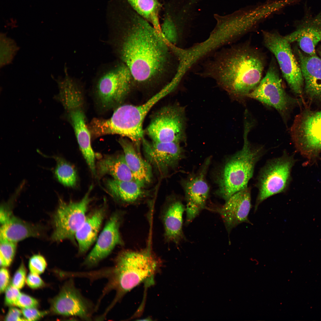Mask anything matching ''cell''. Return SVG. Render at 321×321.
<instances>
[{"instance_id": "6da1fadb", "label": "cell", "mask_w": 321, "mask_h": 321, "mask_svg": "<svg viewBox=\"0 0 321 321\" xmlns=\"http://www.w3.org/2000/svg\"><path fill=\"white\" fill-rule=\"evenodd\" d=\"M106 43L118 59L129 69L135 86L148 87L175 77L179 60L173 45L142 17L129 24L111 27Z\"/></svg>"}, {"instance_id": "7a4b0ae2", "label": "cell", "mask_w": 321, "mask_h": 321, "mask_svg": "<svg viewBox=\"0 0 321 321\" xmlns=\"http://www.w3.org/2000/svg\"><path fill=\"white\" fill-rule=\"evenodd\" d=\"M265 66L259 50L247 44L224 47L203 61L196 74L212 78L234 100L244 103L262 80Z\"/></svg>"}, {"instance_id": "3957f363", "label": "cell", "mask_w": 321, "mask_h": 321, "mask_svg": "<svg viewBox=\"0 0 321 321\" xmlns=\"http://www.w3.org/2000/svg\"><path fill=\"white\" fill-rule=\"evenodd\" d=\"M112 266L95 271L97 280L104 278L107 283L99 299L114 290L115 295L107 307L110 311L128 292L141 283L151 281L160 265L159 259L151 247L138 251L125 250L119 253Z\"/></svg>"}, {"instance_id": "277c9868", "label": "cell", "mask_w": 321, "mask_h": 321, "mask_svg": "<svg viewBox=\"0 0 321 321\" xmlns=\"http://www.w3.org/2000/svg\"><path fill=\"white\" fill-rule=\"evenodd\" d=\"M175 88L170 83L142 104L121 105L116 108L109 118H96L93 125L95 133L98 137L118 135L128 138L139 145L144 138L143 124L147 114L158 102Z\"/></svg>"}, {"instance_id": "5b68a950", "label": "cell", "mask_w": 321, "mask_h": 321, "mask_svg": "<svg viewBox=\"0 0 321 321\" xmlns=\"http://www.w3.org/2000/svg\"><path fill=\"white\" fill-rule=\"evenodd\" d=\"M254 125L252 121L244 120L243 147L228 160L221 173L218 193L226 201L248 187L255 165L263 154L262 147L252 145L248 139V133Z\"/></svg>"}, {"instance_id": "8992f818", "label": "cell", "mask_w": 321, "mask_h": 321, "mask_svg": "<svg viewBox=\"0 0 321 321\" xmlns=\"http://www.w3.org/2000/svg\"><path fill=\"white\" fill-rule=\"evenodd\" d=\"M92 86L98 104L104 111L121 105L135 86L129 69L117 59L99 67Z\"/></svg>"}, {"instance_id": "52a82bcc", "label": "cell", "mask_w": 321, "mask_h": 321, "mask_svg": "<svg viewBox=\"0 0 321 321\" xmlns=\"http://www.w3.org/2000/svg\"><path fill=\"white\" fill-rule=\"evenodd\" d=\"M59 89V93L56 98L66 111L83 156L90 158L95 153L91 144V135L86 122L81 83L78 79L72 77L64 81Z\"/></svg>"}, {"instance_id": "ba28073f", "label": "cell", "mask_w": 321, "mask_h": 321, "mask_svg": "<svg viewBox=\"0 0 321 321\" xmlns=\"http://www.w3.org/2000/svg\"><path fill=\"white\" fill-rule=\"evenodd\" d=\"M186 119L183 107L165 106L152 116L146 133L152 141L180 143L185 140Z\"/></svg>"}, {"instance_id": "9c48e42d", "label": "cell", "mask_w": 321, "mask_h": 321, "mask_svg": "<svg viewBox=\"0 0 321 321\" xmlns=\"http://www.w3.org/2000/svg\"><path fill=\"white\" fill-rule=\"evenodd\" d=\"M274 62L273 60L271 62L264 77L247 97L274 108L285 122L290 111L298 101L286 92Z\"/></svg>"}, {"instance_id": "30bf717a", "label": "cell", "mask_w": 321, "mask_h": 321, "mask_svg": "<svg viewBox=\"0 0 321 321\" xmlns=\"http://www.w3.org/2000/svg\"><path fill=\"white\" fill-rule=\"evenodd\" d=\"M263 36L264 45L275 57L283 76L291 89L297 96L302 97L304 79L290 43L284 36L276 32H264Z\"/></svg>"}, {"instance_id": "8fae6325", "label": "cell", "mask_w": 321, "mask_h": 321, "mask_svg": "<svg viewBox=\"0 0 321 321\" xmlns=\"http://www.w3.org/2000/svg\"><path fill=\"white\" fill-rule=\"evenodd\" d=\"M297 149L309 158L321 151V110L303 109L295 117L290 129Z\"/></svg>"}, {"instance_id": "7c38bea8", "label": "cell", "mask_w": 321, "mask_h": 321, "mask_svg": "<svg viewBox=\"0 0 321 321\" xmlns=\"http://www.w3.org/2000/svg\"><path fill=\"white\" fill-rule=\"evenodd\" d=\"M294 163L292 158L285 153L281 157L268 161L261 169L257 180L258 193L255 206V212L264 200L285 191L289 183Z\"/></svg>"}, {"instance_id": "4fadbf2b", "label": "cell", "mask_w": 321, "mask_h": 321, "mask_svg": "<svg viewBox=\"0 0 321 321\" xmlns=\"http://www.w3.org/2000/svg\"><path fill=\"white\" fill-rule=\"evenodd\" d=\"M92 188V186H90L84 196L78 201L66 202L59 199L58 207L53 217V240L62 241L67 239L75 241L76 233L86 216L92 200L90 194Z\"/></svg>"}, {"instance_id": "5bb4252c", "label": "cell", "mask_w": 321, "mask_h": 321, "mask_svg": "<svg viewBox=\"0 0 321 321\" xmlns=\"http://www.w3.org/2000/svg\"><path fill=\"white\" fill-rule=\"evenodd\" d=\"M51 309L56 314L86 321L92 320L95 311V306L76 287L73 278H70L64 284L59 294L52 300Z\"/></svg>"}, {"instance_id": "9a60e30c", "label": "cell", "mask_w": 321, "mask_h": 321, "mask_svg": "<svg viewBox=\"0 0 321 321\" xmlns=\"http://www.w3.org/2000/svg\"><path fill=\"white\" fill-rule=\"evenodd\" d=\"M124 213L117 212L113 214L98 237L94 247L85 259L82 266L94 268L107 257L117 246L124 245L120 228Z\"/></svg>"}, {"instance_id": "2e32d148", "label": "cell", "mask_w": 321, "mask_h": 321, "mask_svg": "<svg viewBox=\"0 0 321 321\" xmlns=\"http://www.w3.org/2000/svg\"><path fill=\"white\" fill-rule=\"evenodd\" d=\"M142 141L147 161L161 173L176 166L182 157L180 143L149 142L144 138Z\"/></svg>"}, {"instance_id": "e0dca14e", "label": "cell", "mask_w": 321, "mask_h": 321, "mask_svg": "<svg viewBox=\"0 0 321 321\" xmlns=\"http://www.w3.org/2000/svg\"><path fill=\"white\" fill-rule=\"evenodd\" d=\"M251 197L250 188L247 187L235 193L217 209L228 232L242 223L251 224L248 218Z\"/></svg>"}, {"instance_id": "ac0fdd59", "label": "cell", "mask_w": 321, "mask_h": 321, "mask_svg": "<svg viewBox=\"0 0 321 321\" xmlns=\"http://www.w3.org/2000/svg\"><path fill=\"white\" fill-rule=\"evenodd\" d=\"M160 210V218L165 242L179 244L185 239L182 230L183 215L185 208L180 200L169 199Z\"/></svg>"}, {"instance_id": "d6986e66", "label": "cell", "mask_w": 321, "mask_h": 321, "mask_svg": "<svg viewBox=\"0 0 321 321\" xmlns=\"http://www.w3.org/2000/svg\"><path fill=\"white\" fill-rule=\"evenodd\" d=\"M206 169L204 167L185 183L186 224L191 222L205 207L210 189L205 178Z\"/></svg>"}, {"instance_id": "ffe728a7", "label": "cell", "mask_w": 321, "mask_h": 321, "mask_svg": "<svg viewBox=\"0 0 321 321\" xmlns=\"http://www.w3.org/2000/svg\"><path fill=\"white\" fill-rule=\"evenodd\" d=\"M304 79V92L311 101H321V60L316 55H304L297 50Z\"/></svg>"}, {"instance_id": "44dd1931", "label": "cell", "mask_w": 321, "mask_h": 321, "mask_svg": "<svg viewBox=\"0 0 321 321\" xmlns=\"http://www.w3.org/2000/svg\"><path fill=\"white\" fill-rule=\"evenodd\" d=\"M105 214V207L103 206L86 215L75 236L79 254H85L96 240Z\"/></svg>"}, {"instance_id": "7402d4cb", "label": "cell", "mask_w": 321, "mask_h": 321, "mask_svg": "<svg viewBox=\"0 0 321 321\" xmlns=\"http://www.w3.org/2000/svg\"><path fill=\"white\" fill-rule=\"evenodd\" d=\"M119 142L123 150L125 160L134 180L143 187L151 180L152 171L151 165L138 154L130 141L121 138L119 139Z\"/></svg>"}, {"instance_id": "603a6c76", "label": "cell", "mask_w": 321, "mask_h": 321, "mask_svg": "<svg viewBox=\"0 0 321 321\" xmlns=\"http://www.w3.org/2000/svg\"><path fill=\"white\" fill-rule=\"evenodd\" d=\"M284 37L290 43L297 42L301 50L308 55H316V46L321 40V17L304 24Z\"/></svg>"}, {"instance_id": "cb8c5ba5", "label": "cell", "mask_w": 321, "mask_h": 321, "mask_svg": "<svg viewBox=\"0 0 321 321\" xmlns=\"http://www.w3.org/2000/svg\"><path fill=\"white\" fill-rule=\"evenodd\" d=\"M105 185L113 198L126 205L137 203L146 196L143 187L135 181L107 179L105 181Z\"/></svg>"}, {"instance_id": "d4e9b609", "label": "cell", "mask_w": 321, "mask_h": 321, "mask_svg": "<svg viewBox=\"0 0 321 321\" xmlns=\"http://www.w3.org/2000/svg\"><path fill=\"white\" fill-rule=\"evenodd\" d=\"M0 228V237L16 243L30 237H38L41 235L39 226L24 221L12 215Z\"/></svg>"}, {"instance_id": "484cf974", "label": "cell", "mask_w": 321, "mask_h": 321, "mask_svg": "<svg viewBox=\"0 0 321 321\" xmlns=\"http://www.w3.org/2000/svg\"><path fill=\"white\" fill-rule=\"evenodd\" d=\"M96 170L100 177L108 174L117 180L135 181L124 154L105 155L98 162Z\"/></svg>"}, {"instance_id": "4316f807", "label": "cell", "mask_w": 321, "mask_h": 321, "mask_svg": "<svg viewBox=\"0 0 321 321\" xmlns=\"http://www.w3.org/2000/svg\"><path fill=\"white\" fill-rule=\"evenodd\" d=\"M133 9L160 33L159 5L157 0H128Z\"/></svg>"}, {"instance_id": "83f0119b", "label": "cell", "mask_w": 321, "mask_h": 321, "mask_svg": "<svg viewBox=\"0 0 321 321\" xmlns=\"http://www.w3.org/2000/svg\"><path fill=\"white\" fill-rule=\"evenodd\" d=\"M52 158L56 162L54 174L57 180L65 186H75L78 178L76 170L73 166L61 157L54 156Z\"/></svg>"}, {"instance_id": "f1b7e54d", "label": "cell", "mask_w": 321, "mask_h": 321, "mask_svg": "<svg viewBox=\"0 0 321 321\" xmlns=\"http://www.w3.org/2000/svg\"><path fill=\"white\" fill-rule=\"evenodd\" d=\"M0 38V67H1L12 63L19 48L15 41L5 34L1 33Z\"/></svg>"}, {"instance_id": "f546056e", "label": "cell", "mask_w": 321, "mask_h": 321, "mask_svg": "<svg viewBox=\"0 0 321 321\" xmlns=\"http://www.w3.org/2000/svg\"><path fill=\"white\" fill-rule=\"evenodd\" d=\"M161 34L169 44L180 47V44L185 38L180 34L172 20L169 17L164 19L160 25Z\"/></svg>"}, {"instance_id": "4dcf8cb0", "label": "cell", "mask_w": 321, "mask_h": 321, "mask_svg": "<svg viewBox=\"0 0 321 321\" xmlns=\"http://www.w3.org/2000/svg\"><path fill=\"white\" fill-rule=\"evenodd\" d=\"M15 243L0 237V265L1 266H9L13 260L16 252Z\"/></svg>"}, {"instance_id": "1f68e13d", "label": "cell", "mask_w": 321, "mask_h": 321, "mask_svg": "<svg viewBox=\"0 0 321 321\" xmlns=\"http://www.w3.org/2000/svg\"><path fill=\"white\" fill-rule=\"evenodd\" d=\"M29 268L30 272L40 274L45 270L47 265L46 261L42 255L36 254L33 255L29 261Z\"/></svg>"}, {"instance_id": "d6a6232c", "label": "cell", "mask_w": 321, "mask_h": 321, "mask_svg": "<svg viewBox=\"0 0 321 321\" xmlns=\"http://www.w3.org/2000/svg\"><path fill=\"white\" fill-rule=\"evenodd\" d=\"M26 269L24 264L22 263L13 277L11 284L19 289H21L26 281Z\"/></svg>"}, {"instance_id": "836d02e7", "label": "cell", "mask_w": 321, "mask_h": 321, "mask_svg": "<svg viewBox=\"0 0 321 321\" xmlns=\"http://www.w3.org/2000/svg\"><path fill=\"white\" fill-rule=\"evenodd\" d=\"M38 304V301L35 298L21 293L15 306L23 309L36 308Z\"/></svg>"}, {"instance_id": "e575fe53", "label": "cell", "mask_w": 321, "mask_h": 321, "mask_svg": "<svg viewBox=\"0 0 321 321\" xmlns=\"http://www.w3.org/2000/svg\"><path fill=\"white\" fill-rule=\"evenodd\" d=\"M21 293L19 289L12 284L7 288L5 290V303L7 305L15 306Z\"/></svg>"}, {"instance_id": "d590c367", "label": "cell", "mask_w": 321, "mask_h": 321, "mask_svg": "<svg viewBox=\"0 0 321 321\" xmlns=\"http://www.w3.org/2000/svg\"><path fill=\"white\" fill-rule=\"evenodd\" d=\"M21 311L25 318L29 321L37 320L47 314L46 311H40L36 308L23 309Z\"/></svg>"}, {"instance_id": "8d00e7d4", "label": "cell", "mask_w": 321, "mask_h": 321, "mask_svg": "<svg viewBox=\"0 0 321 321\" xmlns=\"http://www.w3.org/2000/svg\"><path fill=\"white\" fill-rule=\"evenodd\" d=\"M26 282L28 286L33 289L40 288L44 284L43 280L39 275L31 273L27 276Z\"/></svg>"}, {"instance_id": "74e56055", "label": "cell", "mask_w": 321, "mask_h": 321, "mask_svg": "<svg viewBox=\"0 0 321 321\" xmlns=\"http://www.w3.org/2000/svg\"><path fill=\"white\" fill-rule=\"evenodd\" d=\"M10 280V274L8 270L4 268L0 270V291L3 292L8 286Z\"/></svg>"}, {"instance_id": "f35d334b", "label": "cell", "mask_w": 321, "mask_h": 321, "mask_svg": "<svg viewBox=\"0 0 321 321\" xmlns=\"http://www.w3.org/2000/svg\"><path fill=\"white\" fill-rule=\"evenodd\" d=\"M22 311L15 308H10L5 318V320L9 321L26 320L21 317Z\"/></svg>"}, {"instance_id": "ab89813d", "label": "cell", "mask_w": 321, "mask_h": 321, "mask_svg": "<svg viewBox=\"0 0 321 321\" xmlns=\"http://www.w3.org/2000/svg\"><path fill=\"white\" fill-rule=\"evenodd\" d=\"M176 47H177V46H176V47H175V49H174V50H175V48H176ZM178 71H179V73H180V75H181L182 76H183V77L184 76H183V75H182V74H181V73H180V72H179V68H178Z\"/></svg>"}, {"instance_id": "60d3db41", "label": "cell", "mask_w": 321, "mask_h": 321, "mask_svg": "<svg viewBox=\"0 0 321 321\" xmlns=\"http://www.w3.org/2000/svg\"><path fill=\"white\" fill-rule=\"evenodd\" d=\"M177 76H178V77H179V78H180V79H182V78H181L180 77H179V76H178V74H177Z\"/></svg>"}, {"instance_id": "b9f144b4", "label": "cell", "mask_w": 321, "mask_h": 321, "mask_svg": "<svg viewBox=\"0 0 321 321\" xmlns=\"http://www.w3.org/2000/svg\"><path fill=\"white\" fill-rule=\"evenodd\" d=\"M175 46L174 47H175ZM174 47V48H175ZM174 52H175V51H174ZM178 68H179V67H178ZM178 75H179L180 76V77H182V78H183V77H182V76H181V75H180V74H179V73H178Z\"/></svg>"}, {"instance_id": "7bdbcfd3", "label": "cell", "mask_w": 321, "mask_h": 321, "mask_svg": "<svg viewBox=\"0 0 321 321\" xmlns=\"http://www.w3.org/2000/svg\"><path fill=\"white\" fill-rule=\"evenodd\" d=\"M176 47V46H175V48H174V49H175V47ZM174 51H175V50H174ZM175 54H176V53H175ZM178 73H179V74H180V75H181V76H182V77H183V76H182V75H180V74L179 73V71H178Z\"/></svg>"}, {"instance_id": "ee69618b", "label": "cell", "mask_w": 321, "mask_h": 321, "mask_svg": "<svg viewBox=\"0 0 321 321\" xmlns=\"http://www.w3.org/2000/svg\"><path fill=\"white\" fill-rule=\"evenodd\" d=\"M174 47H175V46H174ZM177 47H178V46H177ZM177 74H178V76H179V77H181V78H182L181 77H180V76L179 75H178V72H177Z\"/></svg>"}, {"instance_id": "f6af8a7d", "label": "cell", "mask_w": 321, "mask_h": 321, "mask_svg": "<svg viewBox=\"0 0 321 321\" xmlns=\"http://www.w3.org/2000/svg\"><path fill=\"white\" fill-rule=\"evenodd\" d=\"M320 56H321V57H320V59L321 60V51L320 52Z\"/></svg>"}, {"instance_id": "bcb514c9", "label": "cell", "mask_w": 321, "mask_h": 321, "mask_svg": "<svg viewBox=\"0 0 321 321\" xmlns=\"http://www.w3.org/2000/svg\"><path fill=\"white\" fill-rule=\"evenodd\" d=\"M173 48H174V47H173ZM177 77H178V78H180V79H181V80H182V79H180V78H179V77H178V76H177Z\"/></svg>"}, {"instance_id": "7dc6e473", "label": "cell", "mask_w": 321, "mask_h": 321, "mask_svg": "<svg viewBox=\"0 0 321 321\" xmlns=\"http://www.w3.org/2000/svg\"><path fill=\"white\" fill-rule=\"evenodd\" d=\"M173 47H174V46H173ZM173 49H174V48H173ZM177 78H178V77H177ZM179 79H180V78H179ZM180 80H181V79H180Z\"/></svg>"}]
</instances>
